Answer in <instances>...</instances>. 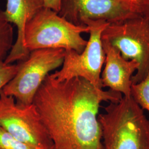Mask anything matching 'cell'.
I'll use <instances>...</instances> for the list:
<instances>
[{
	"instance_id": "obj_12",
	"label": "cell",
	"mask_w": 149,
	"mask_h": 149,
	"mask_svg": "<svg viewBox=\"0 0 149 149\" xmlns=\"http://www.w3.org/2000/svg\"><path fill=\"white\" fill-rule=\"evenodd\" d=\"M131 96L142 109L149 112V72L144 80L132 84Z\"/></svg>"
},
{
	"instance_id": "obj_1",
	"label": "cell",
	"mask_w": 149,
	"mask_h": 149,
	"mask_svg": "<svg viewBox=\"0 0 149 149\" xmlns=\"http://www.w3.org/2000/svg\"><path fill=\"white\" fill-rule=\"evenodd\" d=\"M123 97L110 90L98 89L82 78L60 82L49 74L33 103L52 141L53 149H102L98 118L101 104L119 101Z\"/></svg>"
},
{
	"instance_id": "obj_16",
	"label": "cell",
	"mask_w": 149,
	"mask_h": 149,
	"mask_svg": "<svg viewBox=\"0 0 149 149\" xmlns=\"http://www.w3.org/2000/svg\"><path fill=\"white\" fill-rule=\"evenodd\" d=\"M141 15L149 20V0H143Z\"/></svg>"
},
{
	"instance_id": "obj_7",
	"label": "cell",
	"mask_w": 149,
	"mask_h": 149,
	"mask_svg": "<svg viewBox=\"0 0 149 149\" xmlns=\"http://www.w3.org/2000/svg\"><path fill=\"white\" fill-rule=\"evenodd\" d=\"M109 23L106 22H88L90 38L81 53L73 50H65L63 66L59 71L52 74L60 82L80 77L87 80L98 89H103L102 69L104 64L105 53L102 42V33Z\"/></svg>"
},
{
	"instance_id": "obj_9",
	"label": "cell",
	"mask_w": 149,
	"mask_h": 149,
	"mask_svg": "<svg viewBox=\"0 0 149 149\" xmlns=\"http://www.w3.org/2000/svg\"><path fill=\"white\" fill-rule=\"evenodd\" d=\"M45 7L43 0H7L5 11L0 10V15L17 28L16 42L6 58V64L23 61L30 53L24 47V36L27 23L39 11Z\"/></svg>"
},
{
	"instance_id": "obj_2",
	"label": "cell",
	"mask_w": 149,
	"mask_h": 149,
	"mask_svg": "<svg viewBox=\"0 0 149 149\" xmlns=\"http://www.w3.org/2000/svg\"><path fill=\"white\" fill-rule=\"evenodd\" d=\"M99 113L102 149H149V119L131 97L109 102Z\"/></svg>"
},
{
	"instance_id": "obj_13",
	"label": "cell",
	"mask_w": 149,
	"mask_h": 149,
	"mask_svg": "<svg viewBox=\"0 0 149 149\" xmlns=\"http://www.w3.org/2000/svg\"><path fill=\"white\" fill-rule=\"evenodd\" d=\"M0 149H33L15 138L0 126Z\"/></svg>"
},
{
	"instance_id": "obj_15",
	"label": "cell",
	"mask_w": 149,
	"mask_h": 149,
	"mask_svg": "<svg viewBox=\"0 0 149 149\" xmlns=\"http://www.w3.org/2000/svg\"><path fill=\"white\" fill-rule=\"evenodd\" d=\"M45 7L56 12H59L60 8L61 0H43Z\"/></svg>"
},
{
	"instance_id": "obj_3",
	"label": "cell",
	"mask_w": 149,
	"mask_h": 149,
	"mask_svg": "<svg viewBox=\"0 0 149 149\" xmlns=\"http://www.w3.org/2000/svg\"><path fill=\"white\" fill-rule=\"evenodd\" d=\"M90 27L77 26L44 7L27 23L24 47L29 53L42 49H63L81 53L87 43L81 36Z\"/></svg>"
},
{
	"instance_id": "obj_4",
	"label": "cell",
	"mask_w": 149,
	"mask_h": 149,
	"mask_svg": "<svg viewBox=\"0 0 149 149\" xmlns=\"http://www.w3.org/2000/svg\"><path fill=\"white\" fill-rule=\"evenodd\" d=\"M102 40L111 44L123 57L139 64L132 84L144 80L149 72V20L140 16L108 24Z\"/></svg>"
},
{
	"instance_id": "obj_8",
	"label": "cell",
	"mask_w": 149,
	"mask_h": 149,
	"mask_svg": "<svg viewBox=\"0 0 149 149\" xmlns=\"http://www.w3.org/2000/svg\"><path fill=\"white\" fill-rule=\"evenodd\" d=\"M58 14L81 27H87L88 22L109 24L141 15L124 0H61Z\"/></svg>"
},
{
	"instance_id": "obj_14",
	"label": "cell",
	"mask_w": 149,
	"mask_h": 149,
	"mask_svg": "<svg viewBox=\"0 0 149 149\" xmlns=\"http://www.w3.org/2000/svg\"><path fill=\"white\" fill-rule=\"evenodd\" d=\"M18 69L17 64H6L0 61V91L15 76Z\"/></svg>"
},
{
	"instance_id": "obj_11",
	"label": "cell",
	"mask_w": 149,
	"mask_h": 149,
	"mask_svg": "<svg viewBox=\"0 0 149 149\" xmlns=\"http://www.w3.org/2000/svg\"><path fill=\"white\" fill-rule=\"evenodd\" d=\"M13 28L0 15V61H4L13 45Z\"/></svg>"
},
{
	"instance_id": "obj_5",
	"label": "cell",
	"mask_w": 149,
	"mask_h": 149,
	"mask_svg": "<svg viewBox=\"0 0 149 149\" xmlns=\"http://www.w3.org/2000/svg\"><path fill=\"white\" fill-rule=\"evenodd\" d=\"M65 50L42 49L30 52L27 59L17 62L18 69L10 82L2 90L16 101L29 104L49 72L63 65Z\"/></svg>"
},
{
	"instance_id": "obj_10",
	"label": "cell",
	"mask_w": 149,
	"mask_h": 149,
	"mask_svg": "<svg viewBox=\"0 0 149 149\" xmlns=\"http://www.w3.org/2000/svg\"><path fill=\"white\" fill-rule=\"evenodd\" d=\"M105 53L104 68L101 74L102 88L116 92L123 97H131L132 77L138 69L139 64L124 59L116 48L102 40Z\"/></svg>"
},
{
	"instance_id": "obj_6",
	"label": "cell",
	"mask_w": 149,
	"mask_h": 149,
	"mask_svg": "<svg viewBox=\"0 0 149 149\" xmlns=\"http://www.w3.org/2000/svg\"><path fill=\"white\" fill-rule=\"evenodd\" d=\"M0 126L33 149H53V144L34 103H18L0 91Z\"/></svg>"
}]
</instances>
